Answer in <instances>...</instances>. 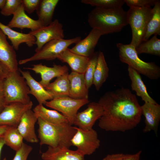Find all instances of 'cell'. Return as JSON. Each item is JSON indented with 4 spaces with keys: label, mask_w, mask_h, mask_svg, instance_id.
Listing matches in <instances>:
<instances>
[{
    "label": "cell",
    "mask_w": 160,
    "mask_h": 160,
    "mask_svg": "<svg viewBox=\"0 0 160 160\" xmlns=\"http://www.w3.org/2000/svg\"><path fill=\"white\" fill-rule=\"evenodd\" d=\"M98 53H94L90 57V59L84 73V78L87 88L89 89L93 84L94 75L96 67Z\"/></svg>",
    "instance_id": "33"
},
{
    "label": "cell",
    "mask_w": 160,
    "mask_h": 160,
    "mask_svg": "<svg viewBox=\"0 0 160 160\" xmlns=\"http://www.w3.org/2000/svg\"><path fill=\"white\" fill-rule=\"evenodd\" d=\"M81 2L95 7L112 8L122 7L124 0H82Z\"/></svg>",
    "instance_id": "32"
},
{
    "label": "cell",
    "mask_w": 160,
    "mask_h": 160,
    "mask_svg": "<svg viewBox=\"0 0 160 160\" xmlns=\"http://www.w3.org/2000/svg\"><path fill=\"white\" fill-rule=\"evenodd\" d=\"M32 150L31 146L23 143L21 147L16 151L12 160H27Z\"/></svg>",
    "instance_id": "37"
},
{
    "label": "cell",
    "mask_w": 160,
    "mask_h": 160,
    "mask_svg": "<svg viewBox=\"0 0 160 160\" xmlns=\"http://www.w3.org/2000/svg\"><path fill=\"white\" fill-rule=\"evenodd\" d=\"M141 151L134 154L123 153L108 154L102 160H140Z\"/></svg>",
    "instance_id": "35"
},
{
    "label": "cell",
    "mask_w": 160,
    "mask_h": 160,
    "mask_svg": "<svg viewBox=\"0 0 160 160\" xmlns=\"http://www.w3.org/2000/svg\"><path fill=\"white\" fill-rule=\"evenodd\" d=\"M119 50V58L122 62L126 63L140 74L151 80H157L160 77V68L154 62H147L138 57L133 46L129 44L117 43Z\"/></svg>",
    "instance_id": "4"
},
{
    "label": "cell",
    "mask_w": 160,
    "mask_h": 160,
    "mask_svg": "<svg viewBox=\"0 0 160 160\" xmlns=\"http://www.w3.org/2000/svg\"><path fill=\"white\" fill-rule=\"evenodd\" d=\"M8 126H0V137H3Z\"/></svg>",
    "instance_id": "41"
},
{
    "label": "cell",
    "mask_w": 160,
    "mask_h": 160,
    "mask_svg": "<svg viewBox=\"0 0 160 160\" xmlns=\"http://www.w3.org/2000/svg\"><path fill=\"white\" fill-rule=\"evenodd\" d=\"M153 35H160V0L152 8L151 16L148 23L142 42L148 40Z\"/></svg>",
    "instance_id": "29"
},
{
    "label": "cell",
    "mask_w": 160,
    "mask_h": 160,
    "mask_svg": "<svg viewBox=\"0 0 160 160\" xmlns=\"http://www.w3.org/2000/svg\"><path fill=\"white\" fill-rule=\"evenodd\" d=\"M102 35L99 30L92 28L85 38L80 40L70 50L78 55L90 57L94 53L95 48Z\"/></svg>",
    "instance_id": "16"
},
{
    "label": "cell",
    "mask_w": 160,
    "mask_h": 160,
    "mask_svg": "<svg viewBox=\"0 0 160 160\" xmlns=\"http://www.w3.org/2000/svg\"><path fill=\"white\" fill-rule=\"evenodd\" d=\"M63 62L67 63L72 71L84 74L90 57L82 56L72 52L69 48L65 50L57 58Z\"/></svg>",
    "instance_id": "22"
},
{
    "label": "cell",
    "mask_w": 160,
    "mask_h": 160,
    "mask_svg": "<svg viewBox=\"0 0 160 160\" xmlns=\"http://www.w3.org/2000/svg\"><path fill=\"white\" fill-rule=\"evenodd\" d=\"M76 129L71 140V145L76 147V150L84 156L92 154L100 145L97 132L93 128L84 130L76 127Z\"/></svg>",
    "instance_id": "9"
},
{
    "label": "cell",
    "mask_w": 160,
    "mask_h": 160,
    "mask_svg": "<svg viewBox=\"0 0 160 160\" xmlns=\"http://www.w3.org/2000/svg\"><path fill=\"white\" fill-rule=\"evenodd\" d=\"M62 24L57 19L49 25L43 26L29 33L36 38L37 46L35 51H39L47 43L53 40L64 39V34Z\"/></svg>",
    "instance_id": "10"
},
{
    "label": "cell",
    "mask_w": 160,
    "mask_h": 160,
    "mask_svg": "<svg viewBox=\"0 0 160 160\" xmlns=\"http://www.w3.org/2000/svg\"><path fill=\"white\" fill-rule=\"evenodd\" d=\"M18 64L15 50L0 29V67L9 73L18 70Z\"/></svg>",
    "instance_id": "13"
},
{
    "label": "cell",
    "mask_w": 160,
    "mask_h": 160,
    "mask_svg": "<svg viewBox=\"0 0 160 160\" xmlns=\"http://www.w3.org/2000/svg\"><path fill=\"white\" fill-rule=\"evenodd\" d=\"M3 160H7L6 158V157H5L4 158Z\"/></svg>",
    "instance_id": "44"
},
{
    "label": "cell",
    "mask_w": 160,
    "mask_h": 160,
    "mask_svg": "<svg viewBox=\"0 0 160 160\" xmlns=\"http://www.w3.org/2000/svg\"><path fill=\"white\" fill-rule=\"evenodd\" d=\"M19 70L9 72L4 79V88L6 104L17 102L27 103L31 100L29 88Z\"/></svg>",
    "instance_id": "5"
},
{
    "label": "cell",
    "mask_w": 160,
    "mask_h": 160,
    "mask_svg": "<svg viewBox=\"0 0 160 160\" xmlns=\"http://www.w3.org/2000/svg\"><path fill=\"white\" fill-rule=\"evenodd\" d=\"M84 156L76 150L67 147L48 146L42 153L41 157L42 160H84Z\"/></svg>",
    "instance_id": "18"
},
{
    "label": "cell",
    "mask_w": 160,
    "mask_h": 160,
    "mask_svg": "<svg viewBox=\"0 0 160 160\" xmlns=\"http://www.w3.org/2000/svg\"><path fill=\"white\" fill-rule=\"evenodd\" d=\"M33 105L31 101L27 103L14 102L6 105L0 113V126L17 127L23 114Z\"/></svg>",
    "instance_id": "11"
},
{
    "label": "cell",
    "mask_w": 160,
    "mask_h": 160,
    "mask_svg": "<svg viewBox=\"0 0 160 160\" xmlns=\"http://www.w3.org/2000/svg\"><path fill=\"white\" fill-rule=\"evenodd\" d=\"M128 76L131 81V87L136 95L140 97L144 102L156 103V102L149 95L145 85L140 74L135 69L128 66Z\"/></svg>",
    "instance_id": "24"
},
{
    "label": "cell",
    "mask_w": 160,
    "mask_h": 160,
    "mask_svg": "<svg viewBox=\"0 0 160 160\" xmlns=\"http://www.w3.org/2000/svg\"><path fill=\"white\" fill-rule=\"evenodd\" d=\"M19 71L24 78L29 89V94L36 99L39 104H45L48 100L53 99L52 95L31 76L28 71H23L19 68Z\"/></svg>",
    "instance_id": "19"
},
{
    "label": "cell",
    "mask_w": 160,
    "mask_h": 160,
    "mask_svg": "<svg viewBox=\"0 0 160 160\" xmlns=\"http://www.w3.org/2000/svg\"><path fill=\"white\" fill-rule=\"evenodd\" d=\"M155 35L150 39L143 41L136 48L138 54L145 53L160 56V39Z\"/></svg>",
    "instance_id": "31"
},
{
    "label": "cell",
    "mask_w": 160,
    "mask_h": 160,
    "mask_svg": "<svg viewBox=\"0 0 160 160\" xmlns=\"http://www.w3.org/2000/svg\"><path fill=\"white\" fill-rule=\"evenodd\" d=\"M3 137L5 144L15 151L23 143V138L16 127L8 126Z\"/></svg>",
    "instance_id": "30"
},
{
    "label": "cell",
    "mask_w": 160,
    "mask_h": 160,
    "mask_svg": "<svg viewBox=\"0 0 160 160\" xmlns=\"http://www.w3.org/2000/svg\"><path fill=\"white\" fill-rule=\"evenodd\" d=\"M6 0H0V9H1L5 3Z\"/></svg>",
    "instance_id": "43"
},
{
    "label": "cell",
    "mask_w": 160,
    "mask_h": 160,
    "mask_svg": "<svg viewBox=\"0 0 160 160\" xmlns=\"http://www.w3.org/2000/svg\"><path fill=\"white\" fill-rule=\"evenodd\" d=\"M38 119L33 110L29 109L23 114L17 127L23 139L28 142L36 143L39 141L35 128Z\"/></svg>",
    "instance_id": "14"
},
{
    "label": "cell",
    "mask_w": 160,
    "mask_h": 160,
    "mask_svg": "<svg viewBox=\"0 0 160 160\" xmlns=\"http://www.w3.org/2000/svg\"><path fill=\"white\" fill-rule=\"evenodd\" d=\"M58 0H41L36 10L38 20L44 26L49 25L52 21L55 8L59 2Z\"/></svg>",
    "instance_id": "28"
},
{
    "label": "cell",
    "mask_w": 160,
    "mask_h": 160,
    "mask_svg": "<svg viewBox=\"0 0 160 160\" xmlns=\"http://www.w3.org/2000/svg\"><path fill=\"white\" fill-rule=\"evenodd\" d=\"M103 107L98 102H89L86 109L77 113L73 125L83 129H91L96 121L103 116Z\"/></svg>",
    "instance_id": "12"
},
{
    "label": "cell",
    "mask_w": 160,
    "mask_h": 160,
    "mask_svg": "<svg viewBox=\"0 0 160 160\" xmlns=\"http://www.w3.org/2000/svg\"><path fill=\"white\" fill-rule=\"evenodd\" d=\"M152 8H129L127 12L128 24L131 27L132 39L130 44L136 48L142 42Z\"/></svg>",
    "instance_id": "6"
},
{
    "label": "cell",
    "mask_w": 160,
    "mask_h": 160,
    "mask_svg": "<svg viewBox=\"0 0 160 160\" xmlns=\"http://www.w3.org/2000/svg\"><path fill=\"white\" fill-rule=\"evenodd\" d=\"M81 39L80 36L69 39H57L45 44L38 51L30 57L20 60V65L28 62L40 60H51L58 57L71 45L76 44Z\"/></svg>",
    "instance_id": "7"
},
{
    "label": "cell",
    "mask_w": 160,
    "mask_h": 160,
    "mask_svg": "<svg viewBox=\"0 0 160 160\" xmlns=\"http://www.w3.org/2000/svg\"><path fill=\"white\" fill-rule=\"evenodd\" d=\"M5 143L3 137H0V159L1 151Z\"/></svg>",
    "instance_id": "42"
},
{
    "label": "cell",
    "mask_w": 160,
    "mask_h": 160,
    "mask_svg": "<svg viewBox=\"0 0 160 160\" xmlns=\"http://www.w3.org/2000/svg\"><path fill=\"white\" fill-rule=\"evenodd\" d=\"M7 25L11 28H17L22 30L30 29L31 31L44 26L39 20H33L27 15L22 4L13 15Z\"/></svg>",
    "instance_id": "20"
},
{
    "label": "cell",
    "mask_w": 160,
    "mask_h": 160,
    "mask_svg": "<svg viewBox=\"0 0 160 160\" xmlns=\"http://www.w3.org/2000/svg\"><path fill=\"white\" fill-rule=\"evenodd\" d=\"M140 108L142 115L145 118V126L143 132L146 133L153 131L157 135L160 121V105L157 103L144 102Z\"/></svg>",
    "instance_id": "17"
},
{
    "label": "cell",
    "mask_w": 160,
    "mask_h": 160,
    "mask_svg": "<svg viewBox=\"0 0 160 160\" xmlns=\"http://www.w3.org/2000/svg\"><path fill=\"white\" fill-rule=\"evenodd\" d=\"M159 0H124L129 8H144L154 6Z\"/></svg>",
    "instance_id": "36"
},
{
    "label": "cell",
    "mask_w": 160,
    "mask_h": 160,
    "mask_svg": "<svg viewBox=\"0 0 160 160\" xmlns=\"http://www.w3.org/2000/svg\"><path fill=\"white\" fill-rule=\"evenodd\" d=\"M89 102L88 99H77L69 96H64L54 98L47 101L45 105L60 112L73 125L79 110Z\"/></svg>",
    "instance_id": "8"
},
{
    "label": "cell",
    "mask_w": 160,
    "mask_h": 160,
    "mask_svg": "<svg viewBox=\"0 0 160 160\" xmlns=\"http://www.w3.org/2000/svg\"><path fill=\"white\" fill-rule=\"evenodd\" d=\"M98 102L103 111L98 126L106 131L125 132L135 128L140 121V105L129 89L122 87L107 92Z\"/></svg>",
    "instance_id": "1"
},
{
    "label": "cell",
    "mask_w": 160,
    "mask_h": 160,
    "mask_svg": "<svg viewBox=\"0 0 160 160\" xmlns=\"http://www.w3.org/2000/svg\"><path fill=\"white\" fill-rule=\"evenodd\" d=\"M70 82L69 97L77 99H88V90L84 74L72 71L68 75Z\"/></svg>",
    "instance_id": "21"
},
{
    "label": "cell",
    "mask_w": 160,
    "mask_h": 160,
    "mask_svg": "<svg viewBox=\"0 0 160 160\" xmlns=\"http://www.w3.org/2000/svg\"><path fill=\"white\" fill-rule=\"evenodd\" d=\"M6 105L4 88V79L0 77V113Z\"/></svg>",
    "instance_id": "39"
},
{
    "label": "cell",
    "mask_w": 160,
    "mask_h": 160,
    "mask_svg": "<svg viewBox=\"0 0 160 160\" xmlns=\"http://www.w3.org/2000/svg\"><path fill=\"white\" fill-rule=\"evenodd\" d=\"M22 0H6L3 8L1 9V14L4 16L13 15L21 5Z\"/></svg>",
    "instance_id": "34"
},
{
    "label": "cell",
    "mask_w": 160,
    "mask_h": 160,
    "mask_svg": "<svg viewBox=\"0 0 160 160\" xmlns=\"http://www.w3.org/2000/svg\"><path fill=\"white\" fill-rule=\"evenodd\" d=\"M24 9L29 14L37 9L41 0H22Z\"/></svg>",
    "instance_id": "38"
},
{
    "label": "cell",
    "mask_w": 160,
    "mask_h": 160,
    "mask_svg": "<svg viewBox=\"0 0 160 160\" xmlns=\"http://www.w3.org/2000/svg\"><path fill=\"white\" fill-rule=\"evenodd\" d=\"M109 68L103 53L100 51L98 53L97 63L93 78V84L99 90L109 75Z\"/></svg>",
    "instance_id": "27"
},
{
    "label": "cell",
    "mask_w": 160,
    "mask_h": 160,
    "mask_svg": "<svg viewBox=\"0 0 160 160\" xmlns=\"http://www.w3.org/2000/svg\"><path fill=\"white\" fill-rule=\"evenodd\" d=\"M0 29L11 41L15 50L18 49L20 45L22 43H25L29 47L35 44V38L29 33H24L15 31L0 21Z\"/></svg>",
    "instance_id": "23"
},
{
    "label": "cell",
    "mask_w": 160,
    "mask_h": 160,
    "mask_svg": "<svg viewBox=\"0 0 160 160\" xmlns=\"http://www.w3.org/2000/svg\"><path fill=\"white\" fill-rule=\"evenodd\" d=\"M38 138L41 145H47L53 147L71 145V139L76 132V127L70 123L55 124L49 123L40 118L37 120Z\"/></svg>",
    "instance_id": "3"
},
{
    "label": "cell",
    "mask_w": 160,
    "mask_h": 160,
    "mask_svg": "<svg viewBox=\"0 0 160 160\" xmlns=\"http://www.w3.org/2000/svg\"><path fill=\"white\" fill-rule=\"evenodd\" d=\"M33 111L38 118H41L50 124H59L69 123L62 113L55 110L48 109L43 104H38L33 109Z\"/></svg>",
    "instance_id": "25"
},
{
    "label": "cell",
    "mask_w": 160,
    "mask_h": 160,
    "mask_svg": "<svg viewBox=\"0 0 160 160\" xmlns=\"http://www.w3.org/2000/svg\"><path fill=\"white\" fill-rule=\"evenodd\" d=\"M32 68H25L33 71L36 73L40 74L41 79L39 82L45 88L50 83L53 78L57 77L68 72L67 66L54 64L52 67H49L41 63L32 65Z\"/></svg>",
    "instance_id": "15"
},
{
    "label": "cell",
    "mask_w": 160,
    "mask_h": 160,
    "mask_svg": "<svg viewBox=\"0 0 160 160\" xmlns=\"http://www.w3.org/2000/svg\"><path fill=\"white\" fill-rule=\"evenodd\" d=\"M8 73L5 72L0 67V77L3 79H4L7 76Z\"/></svg>",
    "instance_id": "40"
},
{
    "label": "cell",
    "mask_w": 160,
    "mask_h": 160,
    "mask_svg": "<svg viewBox=\"0 0 160 160\" xmlns=\"http://www.w3.org/2000/svg\"><path fill=\"white\" fill-rule=\"evenodd\" d=\"M68 74V72L57 77L54 81L50 83L45 88L52 95L54 98L69 96L70 82Z\"/></svg>",
    "instance_id": "26"
},
{
    "label": "cell",
    "mask_w": 160,
    "mask_h": 160,
    "mask_svg": "<svg viewBox=\"0 0 160 160\" xmlns=\"http://www.w3.org/2000/svg\"><path fill=\"white\" fill-rule=\"evenodd\" d=\"M88 22L92 28L99 30L102 35L119 32L128 25L127 12L122 7H95L88 14Z\"/></svg>",
    "instance_id": "2"
}]
</instances>
